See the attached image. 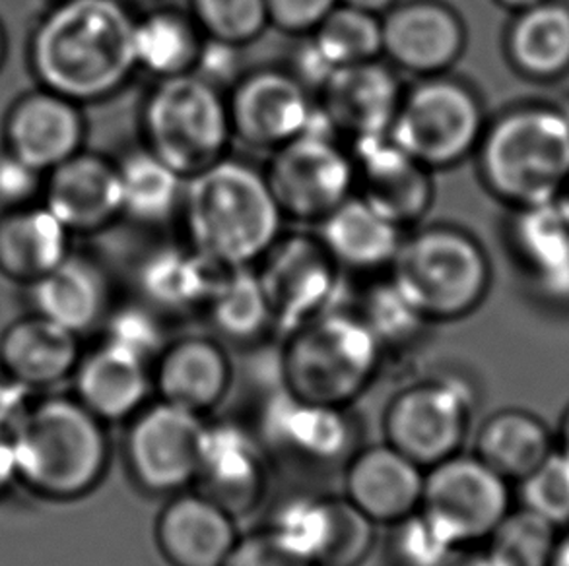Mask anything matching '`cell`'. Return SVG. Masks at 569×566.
I'll list each match as a JSON object with an SVG mask.
<instances>
[{
  "label": "cell",
  "instance_id": "44dd1931",
  "mask_svg": "<svg viewBox=\"0 0 569 566\" xmlns=\"http://www.w3.org/2000/svg\"><path fill=\"white\" fill-rule=\"evenodd\" d=\"M323 92V111L335 134L348 139H373L389 134L402 95L391 70L378 61L337 70Z\"/></svg>",
  "mask_w": 569,
  "mask_h": 566
},
{
  "label": "cell",
  "instance_id": "603a6c76",
  "mask_svg": "<svg viewBox=\"0 0 569 566\" xmlns=\"http://www.w3.org/2000/svg\"><path fill=\"white\" fill-rule=\"evenodd\" d=\"M74 375L77 400L103 423L131 420L154 391L152 363L108 340L80 357Z\"/></svg>",
  "mask_w": 569,
  "mask_h": 566
},
{
  "label": "cell",
  "instance_id": "816d5d0a",
  "mask_svg": "<svg viewBox=\"0 0 569 566\" xmlns=\"http://www.w3.org/2000/svg\"><path fill=\"white\" fill-rule=\"evenodd\" d=\"M14 482H18L14 444H12L10 431H0V497Z\"/></svg>",
  "mask_w": 569,
  "mask_h": 566
},
{
  "label": "cell",
  "instance_id": "8d00e7d4",
  "mask_svg": "<svg viewBox=\"0 0 569 566\" xmlns=\"http://www.w3.org/2000/svg\"><path fill=\"white\" fill-rule=\"evenodd\" d=\"M339 497L298 495L278 506L269 529L303 559L321 566L337 529Z\"/></svg>",
  "mask_w": 569,
  "mask_h": 566
},
{
  "label": "cell",
  "instance_id": "3957f363",
  "mask_svg": "<svg viewBox=\"0 0 569 566\" xmlns=\"http://www.w3.org/2000/svg\"><path fill=\"white\" fill-rule=\"evenodd\" d=\"M10 436L18 482L39 495L84 497L108 472V433L80 400L53 396L28 406Z\"/></svg>",
  "mask_w": 569,
  "mask_h": 566
},
{
  "label": "cell",
  "instance_id": "5bb4252c",
  "mask_svg": "<svg viewBox=\"0 0 569 566\" xmlns=\"http://www.w3.org/2000/svg\"><path fill=\"white\" fill-rule=\"evenodd\" d=\"M267 454L261 438L239 423L207 422L191 489L214 501L231 516H243L267 493Z\"/></svg>",
  "mask_w": 569,
  "mask_h": 566
},
{
  "label": "cell",
  "instance_id": "4fadbf2b",
  "mask_svg": "<svg viewBox=\"0 0 569 566\" xmlns=\"http://www.w3.org/2000/svg\"><path fill=\"white\" fill-rule=\"evenodd\" d=\"M262 259L267 262L259 280L269 301L272 324L282 330L284 336L323 314L337 311V262L325 251L321 241L278 239Z\"/></svg>",
  "mask_w": 569,
  "mask_h": 566
},
{
  "label": "cell",
  "instance_id": "9c48e42d",
  "mask_svg": "<svg viewBox=\"0 0 569 566\" xmlns=\"http://www.w3.org/2000/svg\"><path fill=\"white\" fill-rule=\"evenodd\" d=\"M475 406L472 388L457 378L408 384L385 407V443L428 469L462 451Z\"/></svg>",
  "mask_w": 569,
  "mask_h": 566
},
{
  "label": "cell",
  "instance_id": "f1b7e54d",
  "mask_svg": "<svg viewBox=\"0 0 569 566\" xmlns=\"http://www.w3.org/2000/svg\"><path fill=\"white\" fill-rule=\"evenodd\" d=\"M508 54L516 69L535 80H556L569 72V4L542 0L517 12L508 31Z\"/></svg>",
  "mask_w": 569,
  "mask_h": 566
},
{
  "label": "cell",
  "instance_id": "74e56055",
  "mask_svg": "<svg viewBox=\"0 0 569 566\" xmlns=\"http://www.w3.org/2000/svg\"><path fill=\"white\" fill-rule=\"evenodd\" d=\"M311 41L335 70L378 61L383 53L381 16L337 4L313 30Z\"/></svg>",
  "mask_w": 569,
  "mask_h": 566
},
{
  "label": "cell",
  "instance_id": "9f6ffc18",
  "mask_svg": "<svg viewBox=\"0 0 569 566\" xmlns=\"http://www.w3.org/2000/svg\"><path fill=\"white\" fill-rule=\"evenodd\" d=\"M556 451L562 452L566 458H569V404L563 410L558 428H556Z\"/></svg>",
  "mask_w": 569,
  "mask_h": 566
},
{
  "label": "cell",
  "instance_id": "e575fe53",
  "mask_svg": "<svg viewBox=\"0 0 569 566\" xmlns=\"http://www.w3.org/2000/svg\"><path fill=\"white\" fill-rule=\"evenodd\" d=\"M200 47L197 26L178 12L162 10L134 23L132 49L137 67L160 80L192 72Z\"/></svg>",
  "mask_w": 569,
  "mask_h": 566
},
{
  "label": "cell",
  "instance_id": "f546056e",
  "mask_svg": "<svg viewBox=\"0 0 569 566\" xmlns=\"http://www.w3.org/2000/svg\"><path fill=\"white\" fill-rule=\"evenodd\" d=\"M226 270L194 249L183 251L168 246L140 266V290L150 303L163 311H191L194 306L208 305Z\"/></svg>",
  "mask_w": 569,
  "mask_h": 566
},
{
  "label": "cell",
  "instance_id": "ab89813d",
  "mask_svg": "<svg viewBox=\"0 0 569 566\" xmlns=\"http://www.w3.org/2000/svg\"><path fill=\"white\" fill-rule=\"evenodd\" d=\"M197 28L208 39L243 47L269 26L267 0H191Z\"/></svg>",
  "mask_w": 569,
  "mask_h": 566
},
{
  "label": "cell",
  "instance_id": "7a4b0ae2",
  "mask_svg": "<svg viewBox=\"0 0 569 566\" xmlns=\"http://www.w3.org/2000/svg\"><path fill=\"white\" fill-rule=\"evenodd\" d=\"M181 208L192 249L223 269L261 261L284 222L267 176L228 158L186 179Z\"/></svg>",
  "mask_w": 569,
  "mask_h": 566
},
{
  "label": "cell",
  "instance_id": "83f0119b",
  "mask_svg": "<svg viewBox=\"0 0 569 566\" xmlns=\"http://www.w3.org/2000/svg\"><path fill=\"white\" fill-rule=\"evenodd\" d=\"M10 139L14 155L31 168H59L77 155L82 119L62 95H36L16 111Z\"/></svg>",
  "mask_w": 569,
  "mask_h": 566
},
{
  "label": "cell",
  "instance_id": "f6af8a7d",
  "mask_svg": "<svg viewBox=\"0 0 569 566\" xmlns=\"http://www.w3.org/2000/svg\"><path fill=\"white\" fill-rule=\"evenodd\" d=\"M108 342L137 353L150 363L158 360L166 347L160 322L156 321L154 314L140 306H127L113 314L108 326Z\"/></svg>",
  "mask_w": 569,
  "mask_h": 566
},
{
  "label": "cell",
  "instance_id": "680465c9",
  "mask_svg": "<svg viewBox=\"0 0 569 566\" xmlns=\"http://www.w3.org/2000/svg\"><path fill=\"white\" fill-rule=\"evenodd\" d=\"M555 204L558 206V210L566 215V220L569 222V181L563 184V189L560 191V194H558V199L555 200Z\"/></svg>",
  "mask_w": 569,
  "mask_h": 566
},
{
  "label": "cell",
  "instance_id": "c3c4849f",
  "mask_svg": "<svg viewBox=\"0 0 569 566\" xmlns=\"http://www.w3.org/2000/svg\"><path fill=\"white\" fill-rule=\"evenodd\" d=\"M192 72L214 85L222 80L238 78L239 47L208 39V43L200 47L199 59Z\"/></svg>",
  "mask_w": 569,
  "mask_h": 566
},
{
  "label": "cell",
  "instance_id": "1f68e13d",
  "mask_svg": "<svg viewBox=\"0 0 569 566\" xmlns=\"http://www.w3.org/2000/svg\"><path fill=\"white\" fill-rule=\"evenodd\" d=\"M33 303L39 316L78 336L100 321L106 309V287L88 262L67 259L46 276L38 277Z\"/></svg>",
  "mask_w": 569,
  "mask_h": 566
},
{
  "label": "cell",
  "instance_id": "f907efd6",
  "mask_svg": "<svg viewBox=\"0 0 569 566\" xmlns=\"http://www.w3.org/2000/svg\"><path fill=\"white\" fill-rule=\"evenodd\" d=\"M28 392L23 384L2 373L0 376V431H10L28 410Z\"/></svg>",
  "mask_w": 569,
  "mask_h": 566
},
{
  "label": "cell",
  "instance_id": "db71d44e",
  "mask_svg": "<svg viewBox=\"0 0 569 566\" xmlns=\"http://www.w3.org/2000/svg\"><path fill=\"white\" fill-rule=\"evenodd\" d=\"M399 0H339V4L345 7L358 8L363 12H370V14L383 16L385 12H389Z\"/></svg>",
  "mask_w": 569,
  "mask_h": 566
},
{
  "label": "cell",
  "instance_id": "ac0fdd59",
  "mask_svg": "<svg viewBox=\"0 0 569 566\" xmlns=\"http://www.w3.org/2000/svg\"><path fill=\"white\" fill-rule=\"evenodd\" d=\"M355 184L373 210L399 228L420 220L433 199L430 169L410 158L389 134L355 142Z\"/></svg>",
  "mask_w": 569,
  "mask_h": 566
},
{
  "label": "cell",
  "instance_id": "ffe728a7",
  "mask_svg": "<svg viewBox=\"0 0 569 566\" xmlns=\"http://www.w3.org/2000/svg\"><path fill=\"white\" fill-rule=\"evenodd\" d=\"M156 547L170 566H222L238 544L236 516L199 491L171 495L156 518Z\"/></svg>",
  "mask_w": 569,
  "mask_h": 566
},
{
  "label": "cell",
  "instance_id": "836d02e7",
  "mask_svg": "<svg viewBox=\"0 0 569 566\" xmlns=\"http://www.w3.org/2000/svg\"><path fill=\"white\" fill-rule=\"evenodd\" d=\"M119 171L121 210L144 223H162L181 206L186 176L147 150L132 153Z\"/></svg>",
  "mask_w": 569,
  "mask_h": 566
},
{
  "label": "cell",
  "instance_id": "5b68a950",
  "mask_svg": "<svg viewBox=\"0 0 569 566\" xmlns=\"http://www.w3.org/2000/svg\"><path fill=\"white\" fill-rule=\"evenodd\" d=\"M383 355L360 314L331 311L286 336L284 391L311 404L348 407L378 378Z\"/></svg>",
  "mask_w": 569,
  "mask_h": 566
},
{
  "label": "cell",
  "instance_id": "30bf717a",
  "mask_svg": "<svg viewBox=\"0 0 569 566\" xmlns=\"http://www.w3.org/2000/svg\"><path fill=\"white\" fill-rule=\"evenodd\" d=\"M511 508V483L475 454L426 469L420 511L459 549L486 544Z\"/></svg>",
  "mask_w": 569,
  "mask_h": 566
},
{
  "label": "cell",
  "instance_id": "60d3db41",
  "mask_svg": "<svg viewBox=\"0 0 569 566\" xmlns=\"http://www.w3.org/2000/svg\"><path fill=\"white\" fill-rule=\"evenodd\" d=\"M389 528L387 553L392 566H451L461 552L420 508Z\"/></svg>",
  "mask_w": 569,
  "mask_h": 566
},
{
  "label": "cell",
  "instance_id": "277c9868",
  "mask_svg": "<svg viewBox=\"0 0 569 566\" xmlns=\"http://www.w3.org/2000/svg\"><path fill=\"white\" fill-rule=\"evenodd\" d=\"M480 173L498 199L523 208L550 204L569 181V115L552 105L511 109L486 127Z\"/></svg>",
  "mask_w": 569,
  "mask_h": 566
},
{
  "label": "cell",
  "instance_id": "e0dca14e",
  "mask_svg": "<svg viewBox=\"0 0 569 566\" xmlns=\"http://www.w3.org/2000/svg\"><path fill=\"white\" fill-rule=\"evenodd\" d=\"M383 53L400 69L439 77L461 59L467 31L455 10L436 0H412L381 18Z\"/></svg>",
  "mask_w": 569,
  "mask_h": 566
},
{
  "label": "cell",
  "instance_id": "9a60e30c",
  "mask_svg": "<svg viewBox=\"0 0 569 566\" xmlns=\"http://www.w3.org/2000/svg\"><path fill=\"white\" fill-rule=\"evenodd\" d=\"M267 452L298 466H345L356 451L355 423L348 407L321 406L278 392L262 417Z\"/></svg>",
  "mask_w": 569,
  "mask_h": 566
},
{
  "label": "cell",
  "instance_id": "7c38bea8",
  "mask_svg": "<svg viewBox=\"0 0 569 566\" xmlns=\"http://www.w3.org/2000/svg\"><path fill=\"white\" fill-rule=\"evenodd\" d=\"M264 176L284 218L323 222L350 196L355 161L332 137L303 132L274 150Z\"/></svg>",
  "mask_w": 569,
  "mask_h": 566
},
{
  "label": "cell",
  "instance_id": "2e32d148",
  "mask_svg": "<svg viewBox=\"0 0 569 566\" xmlns=\"http://www.w3.org/2000/svg\"><path fill=\"white\" fill-rule=\"evenodd\" d=\"M228 111L233 137L253 148L277 150L306 132L316 108L298 78L261 70L239 78Z\"/></svg>",
  "mask_w": 569,
  "mask_h": 566
},
{
  "label": "cell",
  "instance_id": "7bdbcfd3",
  "mask_svg": "<svg viewBox=\"0 0 569 566\" xmlns=\"http://www.w3.org/2000/svg\"><path fill=\"white\" fill-rule=\"evenodd\" d=\"M360 319L368 324L383 350L408 342L426 322L392 282L371 291Z\"/></svg>",
  "mask_w": 569,
  "mask_h": 566
},
{
  "label": "cell",
  "instance_id": "6da1fadb",
  "mask_svg": "<svg viewBox=\"0 0 569 566\" xmlns=\"http://www.w3.org/2000/svg\"><path fill=\"white\" fill-rule=\"evenodd\" d=\"M134 23L117 0H69L38 31L33 62L39 77L70 100L116 92L137 69Z\"/></svg>",
  "mask_w": 569,
  "mask_h": 566
},
{
  "label": "cell",
  "instance_id": "91938a15",
  "mask_svg": "<svg viewBox=\"0 0 569 566\" xmlns=\"http://www.w3.org/2000/svg\"><path fill=\"white\" fill-rule=\"evenodd\" d=\"M0 54H2V38H0Z\"/></svg>",
  "mask_w": 569,
  "mask_h": 566
},
{
  "label": "cell",
  "instance_id": "7dc6e473",
  "mask_svg": "<svg viewBox=\"0 0 569 566\" xmlns=\"http://www.w3.org/2000/svg\"><path fill=\"white\" fill-rule=\"evenodd\" d=\"M339 0H267L269 23L286 33H308L316 30Z\"/></svg>",
  "mask_w": 569,
  "mask_h": 566
},
{
  "label": "cell",
  "instance_id": "d6986e66",
  "mask_svg": "<svg viewBox=\"0 0 569 566\" xmlns=\"http://www.w3.org/2000/svg\"><path fill=\"white\" fill-rule=\"evenodd\" d=\"M423 475L391 444H371L347 459L345 497L378 526H392L420 508Z\"/></svg>",
  "mask_w": 569,
  "mask_h": 566
},
{
  "label": "cell",
  "instance_id": "cb8c5ba5",
  "mask_svg": "<svg viewBox=\"0 0 569 566\" xmlns=\"http://www.w3.org/2000/svg\"><path fill=\"white\" fill-rule=\"evenodd\" d=\"M77 334L43 316L18 322L0 344L2 373L26 388H47L64 381L80 363Z\"/></svg>",
  "mask_w": 569,
  "mask_h": 566
},
{
  "label": "cell",
  "instance_id": "484cf974",
  "mask_svg": "<svg viewBox=\"0 0 569 566\" xmlns=\"http://www.w3.org/2000/svg\"><path fill=\"white\" fill-rule=\"evenodd\" d=\"M555 451L556 435L539 415L508 407L486 417L478 427L472 454L513 485L523 482Z\"/></svg>",
  "mask_w": 569,
  "mask_h": 566
},
{
  "label": "cell",
  "instance_id": "ee69618b",
  "mask_svg": "<svg viewBox=\"0 0 569 566\" xmlns=\"http://www.w3.org/2000/svg\"><path fill=\"white\" fill-rule=\"evenodd\" d=\"M378 542V524L358 511L345 495L339 497L337 529L321 566H362Z\"/></svg>",
  "mask_w": 569,
  "mask_h": 566
},
{
  "label": "cell",
  "instance_id": "11a10c76",
  "mask_svg": "<svg viewBox=\"0 0 569 566\" xmlns=\"http://www.w3.org/2000/svg\"><path fill=\"white\" fill-rule=\"evenodd\" d=\"M548 566H569V526L560 529L558 539H556L555 552L550 557Z\"/></svg>",
  "mask_w": 569,
  "mask_h": 566
},
{
  "label": "cell",
  "instance_id": "4316f807",
  "mask_svg": "<svg viewBox=\"0 0 569 566\" xmlns=\"http://www.w3.org/2000/svg\"><path fill=\"white\" fill-rule=\"evenodd\" d=\"M321 245L348 269L376 270L391 264L402 243L400 228L360 199L348 196L321 222Z\"/></svg>",
  "mask_w": 569,
  "mask_h": 566
},
{
  "label": "cell",
  "instance_id": "d4e9b609",
  "mask_svg": "<svg viewBox=\"0 0 569 566\" xmlns=\"http://www.w3.org/2000/svg\"><path fill=\"white\" fill-rule=\"evenodd\" d=\"M47 208L69 230H96L121 214L119 171L92 155H72L54 168Z\"/></svg>",
  "mask_w": 569,
  "mask_h": 566
},
{
  "label": "cell",
  "instance_id": "4dcf8cb0",
  "mask_svg": "<svg viewBox=\"0 0 569 566\" xmlns=\"http://www.w3.org/2000/svg\"><path fill=\"white\" fill-rule=\"evenodd\" d=\"M516 245L540 293L569 301V222L555 202L519 210Z\"/></svg>",
  "mask_w": 569,
  "mask_h": 566
},
{
  "label": "cell",
  "instance_id": "b9f144b4",
  "mask_svg": "<svg viewBox=\"0 0 569 566\" xmlns=\"http://www.w3.org/2000/svg\"><path fill=\"white\" fill-rule=\"evenodd\" d=\"M519 485V505L552 522L556 528L569 526V458L555 451Z\"/></svg>",
  "mask_w": 569,
  "mask_h": 566
},
{
  "label": "cell",
  "instance_id": "52a82bcc",
  "mask_svg": "<svg viewBox=\"0 0 569 566\" xmlns=\"http://www.w3.org/2000/svg\"><path fill=\"white\" fill-rule=\"evenodd\" d=\"M148 150L179 175H197L226 158L231 124L228 101L194 72L162 78L144 105Z\"/></svg>",
  "mask_w": 569,
  "mask_h": 566
},
{
  "label": "cell",
  "instance_id": "d590c367",
  "mask_svg": "<svg viewBox=\"0 0 569 566\" xmlns=\"http://www.w3.org/2000/svg\"><path fill=\"white\" fill-rule=\"evenodd\" d=\"M207 306L216 330L233 342H251L274 326L259 274L249 266L226 270Z\"/></svg>",
  "mask_w": 569,
  "mask_h": 566
},
{
  "label": "cell",
  "instance_id": "8fae6325",
  "mask_svg": "<svg viewBox=\"0 0 569 566\" xmlns=\"http://www.w3.org/2000/svg\"><path fill=\"white\" fill-rule=\"evenodd\" d=\"M124 459L132 482L158 497L191 489L199 466L204 417L170 402H148L129 420Z\"/></svg>",
  "mask_w": 569,
  "mask_h": 566
},
{
  "label": "cell",
  "instance_id": "bcb514c9",
  "mask_svg": "<svg viewBox=\"0 0 569 566\" xmlns=\"http://www.w3.org/2000/svg\"><path fill=\"white\" fill-rule=\"evenodd\" d=\"M222 566H316L282 544L269 528L239 536Z\"/></svg>",
  "mask_w": 569,
  "mask_h": 566
},
{
  "label": "cell",
  "instance_id": "8992f818",
  "mask_svg": "<svg viewBox=\"0 0 569 566\" xmlns=\"http://www.w3.org/2000/svg\"><path fill=\"white\" fill-rule=\"evenodd\" d=\"M392 285L426 322L459 321L482 305L492 270L482 246L455 228H428L402 239Z\"/></svg>",
  "mask_w": 569,
  "mask_h": 566
},
{
  "label": "cell",
  "instance_id": "7402d4cb",
  "mask_svg": "<svg viewBox=\"0 0 569 566\" xmlns=\"http://www.w3.org/2000/svg\"><path fill=\"white\" fill-rule=\"evenodd\" d=\"M231 361L216 340L189 336L166 344L156 360L158 398L204 415L222 404L230 391Z\"/></svg>",
  "mask_w": 569,
  "mask_h": 566
},
{
  "label": "cell",
  "instance_id": "681fc988",
  "mask_svg": "<svg viewBox=\"0 0 569 566\" xmlns=\"http://www.w3.org/2000/svg\"><path fill=\"white\" fill-rule=\"evenodd\" d=\"M38 186V169L31 168L18 155L0 160V200L20 202Z\"/></svg>",
  "mask_w": 569,
  "mask_h": 566
},
{
  "label": "cell",
  "instance_id": "ba28073f",
  "mask_svg": "<svg viewBox=\"0 0 569 566\" xmlns=\"http://www.w3.org/2000/svg\"><path fill=\"white\" fill-rule=\"evenodd\" d=\"M485 131L477 93L439 74L402 95L389 139L426 168L441 169L475 152Z\"/></svg>",
  "mask_w": 569,
  "mask_h": 566
},
{
  "label": "cell",
  "instance_id": "6f0895ef",
  "mask_svg": "<svg viewBox=\"0 0 569 566\" xmlns=\"http://www.w3.org/2000/svg\"><path fill=\"white\" fill-rule=\"evenodd\" d=\"M496 2H500L501 7L509 8L513 12H521V10L539 4L542 0H496Z\"/></svg>",
  "mask_w": 569,
  "mask_h": 566
},
{
  "label": "cell",
  "instance_id": "d6a6232c",
  "mask_svg": "<svg viewBox=\"0 0 569 566\" xmlns=\"http://www.w3.org/2000/svg\"><path fill=\"white\" fill-rule=\"evenodd\" d=\"M69 228L49 210H31L0 225V264L20 277H41L67 261Z\"/></svg>",
  "mask_w": 569,
  "mask_h": 566
},
{
  "label": "cell",
  "instance_id": "f35d334b",
  "mask_svg": "<svg viewBox=\"0 0 569 566\" xmlns=\"http://www.w3.org/2000/svg\"><path fill=\"white\" fill-rule=\"evenodd\" d=\"M558 534L552 522L519 505L506 514L486 545L511 566H548Z\"/></svg>",
  "mask_w": 569,
  "mask_h": 566
},
{
  "label": "cell",
  "instance_id": "f5cc1de1",
  "mask_svg": "<svg viewBox=\"0 0 569 566\" xmlns=\"http://www.w3.org/2000/svg\"><path fill=\"white\" fill-rule=\"evenodd\" d=\"M451 566H511L508 560L501 559L498 553L492 552L488 545L477 552L459 555Z\"/></svg>",
  "mask_w": 569,
  "mask_h": 566
}]
</instances>
